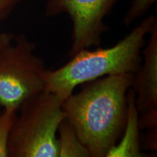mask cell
Instances as JSON below:
<instances>
[{
  "label": "cell",
  "instance_id": "cell-1",
  "mask_svg": "<svg viewBox=\"0 0 157 157\" xmlns=\"http://www.w3.org/2000/svg\"><path fill=\"white\" fill-rule=\"evenodd\" d=\"M133 77L134 74H121L98 78L63 101L65 117L90 157H105L121 138Z\"/></svg>",
  "mask_w": 157,
  "mask_h": 157
},
{
  "label": "cell",
  "instance_id": "cell-2",
  "mask_svg": "<svg viewBox=\"0 0 157 157\" xmlns=\"http://www.w3.org/2000/svg\"><path fill=\"white\" fill-rule=\"evenodd\" d=\"M156 23V16L149 15L111 48L84 49L60 68L48 70L45 90L63 101L78 85L106 76L135 74L141 64L146 37Z\"/></svg>",
  "mask_w": 157,
  "mask_h": 157
},
{
  "label": "cell",
  "instance_id": "cell-3",
  "mask_svg": "<svg viewBox=\"0 0 157 157\" xmlns=\"http://www.w3.org/2000/svg\"><path fill=\"white\" fill-rule=\"evenodd\" d=\"M62 103L46 90L26 100L10 133L8 157H58V129L66 117Z\"/></svg>",
  "mask_w": 157,
  "mask_h": 157
},
{
  "label": "cell",
  "instance_id": "cell-4",
  "mask_svg": "<svg viewBox=\"0 0 157 157\" xmlns=\"http://www.w3.org/2000/svg\"><path fill=\"white\" fill-rule=\"evenodd\" d=\"M36 49V43L19 34L0 53V106L3 109L18 110L26 100L45 90L48 69Z\"/></svg>",
  "mask_w": 157,
  "mask_h": 157
},
{
  "label": "cell",
  "instance_id": "cell-5",
  "mask_svg": "<svg viewBox=\"0 0 157 157\" xmlns=\"http://www.w3.org/2000/svg\"><path fill=\"white\" fill-rule=\"evenodd\" d=\"M117 0H46L44 15L51 17L66 13L72 23V57L84 49L98 47L109 30L104 20Z\"/></svg>",
  "mask_w": 157,
  "mask_h": 157
},
{
  "label": "cell",
  "instance_id": "cell-6",
  "mask_svg": "<svg viewBox=\"0 0 157 157\" xmlns=\"http://www.w3.org/2000/svg\"><path fill=\"white\" fill-rule=\"evenodd\" d=\"M149 35L148 43L141 53L143 63L135 73L131 87L139 118L143 120L157 119V23Z\"/></svg>",
  "mask_w": 157,
  "mask_h": 157
},
{
  "label": "cell",
  "instance_id": "cell-7",
  "mask_svg": "<svg viewBox=\"0 0 157 157\" xmlns=\"http://www.w3.org/2000/svg\"><path fill=\"white\" fill-rule=\"evenodd\" d=\"M138 118L135 93L130 88L127 93V115L125 128L121 138L109 151L105 157L146 156L140 151Z\"/></svg>",
  "mask_w": 157,
  "mask_h": 157
},
{
  "label": "cell",
  "instance_id": "cell-8",
  "mask_svg": "<svg viewBox=\"0 0 157 157\" xmlns=\"http://www.w3.org/2000/svg\"><path fill=\"white\" fill-rule=\"evenodd\" d=\"M58 157H90L88 149L81 142L75 129L66 117L59 124L57 135Z\"/></svg>",
  "mask_w": 157,
  "mask_h": 157
},
{
  "label": "cell",
  "instance_id": "cell-9",
  "mask_svg": "<svg viewBox=\"0 0 157 157\" xmlns=\"http://www.w3.org/2000/svg\"><path fill=\"white\" fill-rule=\"evenodd\" d=\"M17 113V110L5 109L0 113V157H8L9 136Z\"/></svg>",
  "mask_w": 157,
  "mask_h": 157
},
{
  "label": "cell",
  "instance_id": "cell-10",
  "mask_svg": "<svg viewBox=\"0 0 157 157\" xmlns=\"http://www.w3.org/2000/svg\"><path fill=\"white\" fill-rule=\"evenodd\" d=\"M157 0H132L123 18L124 25L129 27L137 20L144 17Z\"/></svg>",
  "mask_w": 157,
  "mask_h": 157
},
{
  "label": "cell",
  "instance_id": "cell-11",
  "mask_svg": "<svg viewBox=\"0 0 157 157\" xmlns=\"http://www.w3.org/2000/svg\"><path fill=\"white\" fill-rule=\"evenodd\" d=\"M22 0H0V21H3Z\"/></svg>",
  "mask_w": 157,
  "mask_h": 157
},
{
  "label": "cell",
  "instance_id": "cell-12",
  "mask_svg": "<svg viewBox=\"0 0 157 157\" xmlns=\"http://www.w3.org/2000/svg\"><path fill=\"white\" fill-rule=\"evenodd\" d=\"M15 34L6 31H0V53L6 47L13 42Z\"/></svg>",
  "mask_w": 157,
  "mask_h": 157
},
{
  "label": "cell",
  "instance_id": "cell-13",
  "mask_svg": "<svg viewBox=\"0 0 157 157\" xmlns=\"http://www.w3.org/2000/svg\"><path fill=\"white\" fill-rule=\"evenodd\" d=\"M0 113H1V111H0Z\"/></svg>",
  "mask_w": 157,
  "mask_h": 157
}]
</instances>
